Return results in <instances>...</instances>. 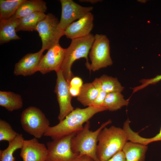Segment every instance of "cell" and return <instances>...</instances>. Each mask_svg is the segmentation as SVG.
Here are the masks:
<instances>
[{"instance_id": "obj_1", "label": "cell", "mask_w": 161, "mask_h": 161, "mask_svg": "<svg viewBox=\"0 0 161 161\" xmlns=\"http://www.w3.org/2000/svg\"><path fill=\"white\" fill-rule=\"evenodd\" d=\"M106 110L104 107L98 108L92 106L84 109L77 108L57 124L50 126L44 136L55 140L73 133H77L83 129V124L89 121L95 114Z\"/></svg>"}, {"instance_id": "obj_2", "label": "cell", "mask_w": 161, "mask_h": 161, "mask_svg": "<svg viewBox=\"0 0 161 161\" xmlns=\"http://www.w3.org/2000/svg\"><path fill=\"white\" fill-rule=\"evenodd\" d=\"M128 140L127 134L123 128L112 126L106 127L100 132L98 137L96 154L99 161H106L122 151Z\"/></svg>"}, {"instance_id": "obj_3", "label": "cell", "mask_w": 161, "mask_h": 161, "mask_svg": "<svg viewBox=\"0 0 161 161\" xmlns=\"http://www.w3.org/2000/svg\"><path fill=\"white\" fill-rule=\"evenodd\" d=\"M95 35L91 33L85 36L71 39L69 47L66 49L63 62L61 68L63 76L69 84L74 77L71 70L74 62L81 58H85L86 64L89 69L90 64L88 62V55L93 42Z\"/></svg>"}, {"instance_id": "obj_4", "label": "cell", "mask_w": 161, "mask_h": 161, "mask_svg": "<svg viewBox=\"0 0 161 161\" xmlns=\"http://www.w3.org/2000/svg\"><path fill=\"white\" fill-rule=\"evenodd\" d=\"M112 122L110 119L109 120L94 131L90 130V122H86L83 129L72 138L71 146L74 152L78 156L87 155L94 161H99L96 154L98 136L101 131Z\"/></svg>"}, {"instance_id": "obj_5", "label": "cell", "mask_w": 161, "mask_h": 161, "mask_svg": "<svg viewBox=\"0 0 161 161\" xmlns=\"http://www.w3.org/2000/svg\"><path fill=\"white\" fill-rule=\"evenodd\" d=\"M20 122L24 130L38 139L41 138L50 126L49 120L39 109L30 106L22 112Z\"/></svg>"}, {"instance_id": "obj_6", "label": "cell", "mask_w": 161, "mask_h": 161, "mask_svg": "<svg viewBox=\"0 0 161 161\" xmlns=\"http://www.w3.org/2000/svg\"><path fill=\"white\" fill-rule=\"evenodd\" d=\"M59 21L51 13L46 15L38 24L36 29L42 42V49L48 50L59 43L60 38L64 35V31L59 27Z\"/></svg>"}, {"instance_id": "obj_7", "label": "cell", "mask_w": 161, "mask_h": 161, "mask_svg": "<svg viewBox=\"0 0 161 161\" xmlns=\"http://www.w3.org/2000/svg\"><path fill=\"white\" fill-rule=\"evenodd\" d=\"M91 64L89 70L95 72L112 65L110 54L109 41L103 34H96L89 52Z\"/></svg>"}, {"instance_id": "obj_8", "label": "cell", "mask_w": 161, "mask_h": 161, "mask_svg": "<svg viewBox=\"0 0 161 161\" xmlns=\"http://www.w3.org/2000/svg\"><path fill=\"white\" fill-rule=\"evenodd\" d=\"M76 134L73 133L47 142L46 161H74L78 155L72 150L71 140Z\"/></svg>"}, {"instance_id": "obj_9", "label": "cell", "mask_w": 161, "mask_h": 161, "mask_svg": "<svg viewBox=\"0 0 161 161\" xmlns=\"http://www.w3.org/2000/svg\"><path fill=\"white\" fill-rule=\"evenodd\" d=\"M56 73L57 78L54 92L56 95L59 105L60 112L58 119L60 121L72 112L74 108L71 103L72 97L69 92V83L61 69Z\"/></svg>"}, {"instance_id": "obj_10", "label": "cell", "mask_w": 161, "mask_h": 161, "mask_svg": "<svg viewBox=\"0 0 161 161\" xmlns=\"http://www.w3.org/2000/svg\"><path fill=\"white\" fill-rule=\"evenodd\" d=\"M61 14L59 25L64 31L73 22L78 20L93 9L92 7H84L78 4L72 0H60Z\"/></svg>"}, {"instance_id": "obj_11", "label": "cell", "mask_w": 161, "mask_h": 161, "mask_svg": "<svg viewBox=\"0 0 161 161\" xmlns=\"http://www.w3.org/2000/svg\"><path fill=\"white\" fill-rule=\"evenodd\" d=\"M65 52L66 49L63 48L59 43L49 49L41 58L38 71L45 74L52 71L56 72L61 70Z\"/></svg>"}, {"instance_id": "obj_12", "label": "cell", "mask_w": 161, "mask_h": 161, "mask_svg": "<svg viewBox=\"0 0 161 161\" xmlns=\"http://www.w3.org/2000/svg\"><path fill=\"white\" fill-rule=\"evenodd\" d=\"M20 154L23 161H46L47 148L37 139L24 140Z\"/></svg>"}, {"instance_id": "obj_13", "label": "cell", "mask_w": 161, "mask_h": 161, "mask_svg": "<svg viewBox=\"0 0 161 161\" xmlns=\"http://www.w3.org/2000/svg\"><path fill=\"white\" fill-rule=\"evenodd\" d=\"M44 51L41 49L37 52L28 53L23 56L15 64L14 75L30 76L38 71L39 64Z\"/></svg>"}, {"instance_id": "obj_14", "label": "cell", "mask_w": 161, "mask_h": 161, "mask_svg": "<svg viewBox=\"0 0 161 161\" xmlns=\"http://www.w3.org/2000/svg\"><path fill=\"white\" fill-rule=\"evenodd\" d=\"M94 16L91 12L70 24L64 31V35L72 39L87 36L93 27Z\"/></svg>"}, {"instance_id": "obj_15", "label": "cell", "mask_w": 161, "mask_h": 161, "mask_svg": "<svg viewBox=\"0 0 161 161\" xmlns=\"http://www.w3.org/2000/svg\"><path fill=\"white\" fill-rule=\"evenodd\" d=\"M18 19L14 15L8 19L0 20L1 44L11 40L21 39L16 34V31Z\"/></svg>"}, {"instance_id": "obj_16", "label": "cell", "mask_w": 161, "mask_h": 161, "mask_svg": "<svg viewBox=\"0 0 161 161\" xmlns=\"http://www.w3.org/2000/svg\"><path fill=\"white\" fill-rule=\"evenodd\" d=\"M148 149L147 145L130 141L126 143L122 151L126 161H145Z\"/></svg>"}, {"instance_id": "obj_17", "label": "cell", "mask_w": 161, "mask_h": 161, "mask_svg": "<svg viewBox=\"0 0 161 161\" xmlns=\"http://www.w3.org/2000/svg\"><path fill=\"white\" fill-rule=\"evenodd\" d=\"M92 83L99 90H102L107 94L114 92H121L124 88L117 78L106 75L96 78Z\"/></svg>"}, {"instance_id": "obj_18", "label": "cell", "mask_w": 161, "mask_h": 161, "mask_svg": "<svg viewBox=\"0 0 161 161\" xmlns=\"http://www.w3.org/2000/svg\"><path fill=\"white\" fill-rule=\"evenodd\" d=\"M47 9L46 3L43 0H26L18 8L15 15L16 18H21L36 12L44 13Z\"/></svg>"}, {"instance_id": "obj_19", "label": "cell", "mask_w": 161, "mask_h": 161, "mask_svg": "<svg viewBox=\"0 0 161 161\" xmlns=\"http://www.w3.org/2000/svg\"><path fill=\"white\" fill-rule=\"evenodd\" d=\"M46 16L44 13L39 12L19 18L18 24L16 28V32L20 31H36L38 24Z\"/></svg>"}, {"instance_id": "obj_20", "label": "cell", "mask_w": 161, "mask_h": 161, "mask_svg": "<svg viewBox=\"0 0 161 161\" xmlns=\"http://www.w3.org/2000/svg\"><path fill=\"white\" fill-rule=\"evenodd\" d=\"M0 105L12 112L21 109L23 106L21 95L11 92L0 91Z\"/></svg>"}, {"instance_id": "obj_21", "label": "cell", "mask_w": 161, "mask_h": 161, "mask_svg": "<svg viewBox=\"0 0 161 161\" xmlns=\"http://www.w3.org/2000/svg\"><path fill=\"white\" fill-rule=\"evenodd\" d=\"M100 90L92 83L83 84L77 100L85 106H90L98 95Z\"/></svg>"}, {"instance_id": "obj_22", "label": "cell", "mask_w": 161, "mask_h": 161, "mask_svg": "<svg viewBox=\"0 0 161 161\" xmlns=\"http://www.w3.org/2000/svg\"><path fill=\"white\" fill-rule=\"evenodd\" d=\"M129 103V100L124 99L121 92H114L107 94L103 106L106 110L114 111L127 106Z\"/></svg>"}, {"instance_id": "obj_23", "label": "cell", "mask_w": 161, "mask_h": 161, "mask_svg": "<svg viewBox=\"0 0 161 161\" xmlns=\"http://www.w3.org/2000/svg\"><path fill=\"white\" fill-rule=\"evenodd\" d=\"M24 140L22 134L18 133L13 141L8 142L5 149L0 150V161H15L13 154L17 149L21 148Z\"/></svg>"}, {"instance_id": "obj_24", "label": "cell", "mask_w": 161, "mask_h": 161, "mask_svg": "<svg viewBox=\"0 0 161 161\" xmlns=\"http://www.w3.org/2000/svg\"><path fill=\"white\" fill-rule=\"evenodd\" d=\"M26 0H0V20L8 19L14 15Z\"/></svg>"}, {"instance_id": "obj_25", "label": "cell", "mask_w": 161, "mask_h": 161, "mask_svg": "<svg viewBox=\"0 0 161 161\" xmlns=\"http://www.w3.org/2000/svg\"><path fill=\"white\" fill-rule=\"evenodd\" d=\"M18 133L11 125L4 120H0V141H7L8 142L13 141Z\"/></svg>"}, {"instance_id": "obj_26", "label": "cell", "mask_w": 161, "mask_h": 161, "mask_svg": "<svg viewBox=\"0 0 161 161\" xmlns=\"http://www.w3.org/2000/svg\"><path fill=\"white\" fill-rule=\"evenodd\" d=\"M131 141L147 145L152 142L161 141V127L159 132L155 136L150 138H145L140 136L137 133L133 132L130 137Z\"/></svg>"}, {"instance_id": "obj_27", "label": "cell", "mask_w": 161, "mask_h": 161, "mask_svg": "<svg viewBox=\"0 0 161 161\" xmlns=\"http://www.w3.org/2000/svg\"><path fill=\"white\" fill-rule=\"evenodd\" d=\"M161 80V74L155 77L148 79H144L140 80L141 85L135 87L133 89L134 93L137 91L141 90L150 84H154Z\"/></svg>"}, {"instance_id": "obj_28", "label": "cell", "mask_w": 161, "mask_h": 161, "mask_svg": "<svg viewBox=\"0 0 161 161\" xmlns=\"http://www.w3.org/2000/svg\"><path fill=\"white\" fill-rule=\"evenodd\" d=\"M107 94L105 92L100 90L98 95L90 106L98 108L104 107L103 105Z\"/></svg>"}, {"instance_id": "obj_29", "label": "cell", "mask_w": 161, "mask_h": 161, "mask_svg": "<svg viewBox=\"0 0 161 161\" xmlns=\"http://www.w3.org/2000/svg\"><path fill=\"white\" fill-rule=\"evenodd\" d=\"M69 88L80 89L82 86L83 81L78 77H74L70 80L69 84Z\"/></svg>"}, {"instance_id": "obj_30", "label": "cell", "mask_w": 161, "mask_h": 161, "mask_svg": "<svg viewBox=\"0 0 161 161\" xmlns=\"http://www.w3.org/2000/svg\"><path fill=\"white\" fill-rule=\"evenodd\" d=\"M106 161H126V160L124 153L121 151Z\"/></svg>"}, {"instance_id": "obj_31", "label": "cell", "mask_w": 161, "mask_h": 161, "mask_svg": "<svg viewBox=\"0 0 161 161\" xmlns=\"http://www.w3.org/2000/svg\"><path fill=\"white\" fill-rule=\"evenodd\" d=\"M74 161H94L90 157L85 155L78 156Z\"/></svg>"}, {"instance_id": "obj_32", "label": "cell", "mask_w": 161, "mask_h": 161, "mask_svg": "<svg viewBox=\"0 0 161 161\" xmlns=\"http://www.w3.org/2000/svg\"><path fill=\"white\" fill-rule=\"evenodd\" d=\"M80 2H88L92 4L96 3L98 2L102 1V0H80Z\"/></svg>"}]
</instances>
